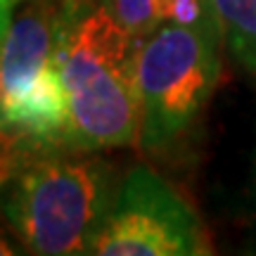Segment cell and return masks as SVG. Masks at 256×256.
<instances>
[{
    "label": "cell",
    "mask_w": 256,
    "mask_h": 256,
    "mask_svg": "<svg viewBox=\"0 0 256 256\" xmlns=\"http://www.w3.org/2000/svg\"><path fill=\"white\" fill-rule=\"evenodd\" d=\"M209 252L206 232L190 202L150 166H133L116 188L90 254L204 256Z\"/></svg>",
    "instance_id": "5"
},
{
    "label": "cell",
    "mask_w": 256,
    "mask_h": 256,
    "mask_svg": "<svg viewBox=\"0 0 256 256\" xmlns=\"http://www.w3.org/2000/svg\"><path fill=\"white\" fill-rule=\"evenodd\" d=\"M12 254H17V249L12 247V242L0 232V256H12Z\"/></svg>",
    "instance_id": "10"
},
{
    "label": "cell",
    "mask_w": 256,
    "mask_h": 256,
    "mask_svg": "<svg viewBox=\"0 0 256 256\" xmlns=\"http://www.w3.org/2000/svg\"><path fill=\"white\" fill-rule=\"evenodd\" d=\"M69 2V8L74 10V12H78V10H83V8H88V5H92L90 0H66Z\"/></svg>",
    "instance_id": "11"
},
{
    "label": "cell",
    "mask_w": 256,
    "mask_h": 256,
    "mask_svg": "<svg viewBox=\"0 0 256 256\" xmlns=\"http://www.w3.org/2000/svg\"><path fill=\"white\" fill-rule=\"evenodd\" d=\"M17 2H22V0H17Z\"/></svg>",
    "instance_id": "12"
},
{
    "label": "cell",
    "mask_w": 256,
    "mask_h": 256,
    "mask_svg": "<svg viewBox=\"0 0 256 256\" xmlns=\"http://www.w3.org/2000/svg\"><path fill=\"white\" fill-rule=\"evenodd\" d=\"M138 46L140 38L124 31L102 2L72 12L57 50L69 107V150L100 152L140 145Z\"/></svg>",
    "instance_id": "2"
},
{
    "label": "cell",
    "mask_w": 256,
    "mask_h": 256,
    "mask_svg": "<svg viewBox=\"0 0 256 256\" xmlns=\"http://www.w3.org/2000/svg\"><path fill=\"white\" fill-rule=\"evenodd\" d=\"M220 28L162 24L140 38L136 83L142 126L140 147L166 152L194 126L220 78Z\"/></svg>",
    "instance_id": "4"
},
{
    "label": "cell",
    "mask_w": 256,
    "mask_h": 256,
    "mask_svg": "<svg viewBox=\"0 0 256 256\" xmlns=\"http://www.w3.org/2000/svg\"><path fill=\"white\" fill-rule=\"evenodd\" d=\"M72 12L66 0H22L0 38V138L19 150L66 147L69 107L57 50Z\"/></svg>",
    "instance_id": "3"
},
{
    "label": "cell",
    "mask_w": 256,
    "mask_h": 256,
    "mask_svg": "<svg viewBox=\"0 0 256 256\" xmlns=\"http://www.w3.org/2000/svg\"><path fill=\"white\" fill-rule=\"evenodd\" d=\"M19 152H22V150H17L14 145H10L8 140H2V138H0V174L12 164V159H14Z\"/></svg>",
    "instance_id": "9"
},
{
    "label": "cell",
    "mask_w": 256,
    "mask_h": 256,
    "mask_svg": "<svg viewBox=\"0 0 256 256\" xmlns=\"http://www.w3.org/2000/svg\"><path fill=\"white\" fill-rule=\"evenodd\" d=\"M235 62L256 81V0H206Z\"/></svg>",
    "instance_id": "6"
},
{
    "label": "cell",
    "mask_w": 256,
    "mask_h": 256,
    "mask_svg": "<svg viewBox=\"0 0 256 256\" xmlns=\"http://www.w3.org/2000/svg\"><path fill=\"white\" fill-rule=\"evenodd\" d=\"M102 5L133 38H145L162 26V0H102Z\"/></svg>",
    "instance_id": "7"
},
{
    "label": "cell",
    "mask_w": 256,
    "mask_h": 256,
    "mask_svg": "<svg viewBox=\"0 0 256 256\" xmlns=\"http://www.w3.org/2000/svg\"><path fill=\"white\" fill-rule=\"evenodd\" d=\"M214 19L206 0H162V24L202 26Z\"/></svg>",
    "instance_id": "8"
},
{
    "label": "cell",
    "mask_w": 256,
    "mask_h": 256,
    "mask_svg": "<svg viewBox=\"0 0 256 256\" xmlns=\"http://www.w3.org/2000/svg\"><path fill=\"white\" fill-rule=\"evenodd\" d=\"M116 188L100 156L69 147L28 152L0 178V214L31 254H90Z\"/></svg>",
    "instance_id": "1"
}]
</instances>
